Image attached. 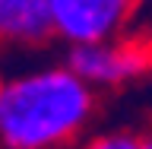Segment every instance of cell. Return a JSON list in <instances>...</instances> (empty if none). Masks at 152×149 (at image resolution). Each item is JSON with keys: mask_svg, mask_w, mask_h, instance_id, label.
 Here are the masks:
<instances>
[{"mask_svg": "<svg viewBox=\"0 0 152 149\" xmlns=\"http://www.w3.org/2000/svg\"><path fill=\"white\" fill-rule=\"evenodd\" d=\"M95 111L98 92L66 60L19 67L0 83V149H76Z\"/></svg>", "mask_w": 152, "mask_h": 149, "instance_id": "obj_1", "label": "cell"}, {"mask_svg": "<svg viewBox=\"0 0 152 149\" xmlns=\"http://www.w3.org/2000/svg\"><path fill=\"white\" fill-rule=\"evenodd\" d=\"M66 64L95 92H117L146 79L152 70V45L146 35H124L108 41L70 48Z\"/></svg>", "mask_w": 152, "mask_h": 149, "instance_id": "obj_2", "label": "cell"}, {"mask_svg": "<svg viewBox=\"0 0 152 149\" xmlns=\"http://www.w3.org/2000/svg\"><path fill=\"white\" fill-rule=\"evenodd\" d=\"M54 38L66 48L136 35L142 26L140 0H51Z\"/></svg>", "mask_w": 152, "mask_h": 149, "instance_id": "obj_3", "label": "cell"}, {"mask_svg": "<svg viewBox=\"0 0 152 149\" xmlns=\"http://www.w3.org/2000/svg\"><path fill=\"white\" fill-rule=\"evenodd\" d=\"M51 38V0H0V54H28L45 48Z\"/></svg>", "mask_w": 152, "mask_h": 149, "instance_id": "obj_4", "label": "cell"}, {"mask_svg": "<svg viewBox=\"0 0 152 149\" xmlns=\"http://www.w3.org/2000/svg\"><path fill=\"white\" fill-rule=\"evenodd\" d=\"M76 149H146V137L142 133H133V130H98V133H89Z\"/></svg>", "mask_w": 152, "mask_h": 149, "instance_id": "obj_5", "label": "cell"}, {"mask_svg": "<svg viewBox=\"0 0 152 149\" xmlns=\"http://www.w3.org/2000/svg\"><path fill=\"white\" fill-rule=\"evenodd\" d=\"M142 3V26L152 29V0H140Z\"/></svg>", "mask_w": 152, "mask_h": 149, "instance_id": "obj_6", "label": "cell"}, {"mask_svg": "<svg viewBox=\"0 0 152 149\" xmlns=\"http://www.w3.org/2000/svg\"><path fill=\"white\" fill-rule=\"evenodd\" d=\"M146 149H152V127H149V133H146Z\"/></svg>", "mask_w": 152, "mask_h": 149, "instance_id": "obj_7", "label": "cell"}, {"mask_svg": "<svg viewBox=\"0 0 152 149\" xmlns=\"http://www.w3.org/2000/svg\"><path fill=\"white\" fill-rule=\"evenodd\" d=\"M149 45H152V32H149Z\"/></svg>", "mask_w": 152, "mask_h": 149, "instance_id": "obj_8", "label": "cell"}, {"mask_svg": "<svg viewBox=\"0 0 152 149\" xmlns=\"http://www.w3.org/2000/svg\"><path fill=\"white\" fill-rule=\"evenodd\" d=\"M0 83H3V73H0Z\"/></svg>", "mask_w": 152, "mask_h": 149, "instance_id": "obj_9", "label": "cell"}]
</instances>
